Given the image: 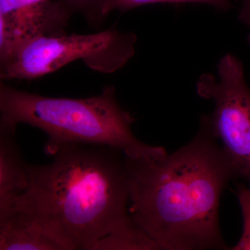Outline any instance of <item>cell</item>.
<instances>
[{
    "label": "cell",
    "mask_w": 250,
    "mask_h": 250,
    "mask_svg": "<svg viewBox=\"0 0 250 250\" xmlns=\"http://www.w3.org/2000/svg\"><path fill=\"white\" fill-rule=\"evenodd\" d=\"M236 193L243 217V231L236 246L230 250H250V184L238 186Z\"/></svg>",
    "instance_id": "obj_10"
},
{
    "label": "cell",
    "mask_w": 250,
    "mask_h": 250,
    "mask_svg": "<svg viewBox=\"0 0 250 250\" xmlns=\"http://www.w3.org/2000/svg\"><path fill=\"white\" fill-rule=\"evenodd\" d=\"M16 130L0 125V215L11 209L29 186L27 163L16 141Z\"/></svg>",
    "instance_id": "obj_8"
},
{
    "label": "cell",
    "mask_w": 250,
    "mask_h": 250,
    "mask_svg": "<svg viewBox=\"0 0 250 250\" xmlns=\"http://www.w3.org/2000/svg\"><path fill=\"white\" fill-rule=\"evenodd\" d=\"M197 95L214 103V110L201 120L232 166L236 177L250 184V88L243 62L231 54L217 65V75L203 74Z\"/></svg>",
    "instance_id": "obj_5"
},
{
    "label": "cell",
    "mask_w": 250,
    "mask_h": 250,
    "mask_svg": "<svg viewBox=\"0 0 250 250\" xmlns=\"http://www.w3.org/2000/svg\"><path fill=\"white\" fill-rule=\"evenodd\" d=\"M235 0H104L101 9L103 20L113 11H126L144 5L168 3V4H205L221 11L233 7Z\"/></svg>",
    "instance_id": "obj_9"
},
{
    "label": "cell",
    "mask_w": 250,
    "mask_h": 250,
    "mask_svg": "<svg viewBox=\"0 0 250 250\" xmlns=\"http://www.w3.org/2000/svg\"><path fill=\"white\" fill-rule=\"evenodd\" d=\"M72 14L62 0H44L0 14V64L34 38L65 33Z\"/></svg>",
    "instance_id": "obj_6"
},
{
    "label": "cell",
    "mask_w": 250,
    "mask_h": 250,
    "mask_svg": "<svg viewBox=\"0 0 250 250\" xmlns=\"http://www.w3.org/2000/svg\"><path fill=\"white\" fill-rule=\"evenodd\" d=\"M0 250H64L29 212L12 207L0 215Z\"/></svg>",
    "instance_id": "obj_7"
},
{
    "label": "cell",
    "mask_w": 250,
    "mask_h": 250,
    "mask_svg": "<svg viewBox=\"0 0 250 250\" xmlns=\"http://www.w3.org/2000/svg\"><path fill=\"white\" fill-rule=\"evenodd\" d=\"M0 125L16 127L24 123L48 136L47 155L66 143L105 145L131 159H154L167 155L165 148L151 146L133 133L136 119L116 98L113 85L96 96L83 99L51 98L22 91L0 83Z\"/></svg>",
    "instance_id": "obj_3"
},
{
    "label": "cell",
    "mask_w": 250,
    "mask_h": 250,
    "mask_svg": "<svg viewBox=\"0 0 250 250\" xmlns=\"http://www.w3.org/2000/svg\"><path fill=\"white\" fill-rule=\"evenodd\" d=\"M136 41L134 33L114 27L85 35L63 33L38 36L0 66V77L2 81L34 80L79 59L95 71L113 73L134 56Z\"/></svg>",
    "instance_id": "obj_4"
},
{
    "label": "cell",
    "mask_w": 250,
    "mask_h": 250,
    "mask_svg": "<svg viewBox=\"0 0 250 250\" xmlns=\"http://www.w3.org/2000/svg\"><path fill=\"white\" fill-rule=\"evenodd\" d=\"M240 7L238 19L248 27L249 32L248 35V42L250 46V0H240Z\"/></svg>",
    "instance_id": "obj_12"
},
{
    "label": "cell",
    "mask_w": 250,
    "mask_h": 250,
    "mask_svg": "<svg viewBox=\"0 0 250 250\" xmlns=\"http://www.w3.org/2000/svg\"><path fill=\"white\" fill-rule=\"evenodd\" d=\"M201 120L195 137L154 159L125 156L129 213L159 250H223L219 207L236 177L223 148Z\"/></svg>",
    "instance_id": "obj_2"
},
{
    "label": "cell",
    "mask_w": 250,
    "mask_h": 250,
    "mask_svg": "<svg viewBox=\"0 0 250 250\" xmlns=\"http://www.w3.org/2000/svg\"><path fill=\"white\" fill-rule=\"evenodd\" d=\"M72 13H80L90 22L103 21L101 9L104 0H62Z\"/></svg>",
    "instance_id": "obj_11"
},
{
    "label": "cell",
    "mask_w": 250,
    "mask_h": 250,
    "mask_svg": "<svg viewBox=\"0 0 250 250\" xmlns=\"http://www.w3.org/2000/svg\"><path fill=\"white\" fill-rule=\"evenodd\" d=\"M52 156L47 165L27 164L29 187L12 207L34 215L64 250L153 249L129 215L121 149L66 143Z\"/></svg>",
    "instance_id": "obj_1"
}]
</instances>
